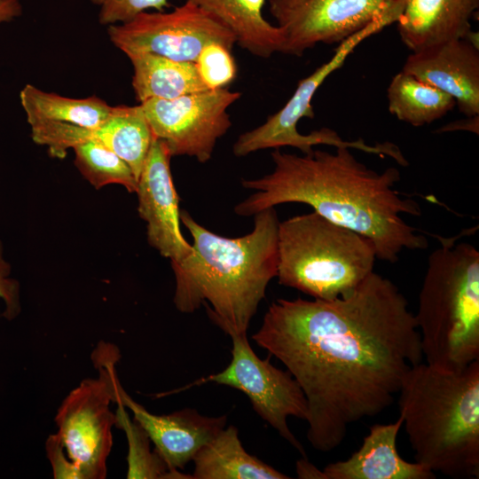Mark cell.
Listing matches in <instances>:
<instances>
[{
    "label": "cell",
    "instance_id": "obj_1",
    "mask_svg": "<svg viewBox=\"0 0 479 479\" xmlns=\"http://www.w3.org/2000/svg\"><path fill=\"white\" fill-rule=\"evenodd\" d=\"M252 339L300 386L307 439L322 452L336 449L351 424L388 409L423 357L407 299L374 271L344 297L277 299Z\"/></svg>",
    "mask_w": 479,
    "mask_h": 479
},
{
    "label": "cell",
    "instance_id": "obj_2",
    "mask_svg": "<svg viewBox=\"0 0 479 479\" xmlns=\"http://www.w3.org/2000/svg\"><path fill=\"white\" fill-rule=\"evenodd\" d=\"M273 169L255 179H244L254 190L234 207L238 216H251L285 203H302L339 225L373 241L377 259L396 263L404 250L428 247L427 238L403 215L420 216V204L396 189L400 172L389 167L375 171L360 162L348 147L334 153L313 150L296 155L275 149Z\"/></svg>",
    "mask_w": 479,
    "mask_h": 479
},
{
    "label": "cell",
    "instance_id": "obj_3",
    "mask_svg": "<svg viewBox=\"0 0 479 479\" xmlns=\"http://www.w3.org/2000/svg\"><path fill=\"white\" fill-rule=\"evenodd\" d=\"M180 222L190 232L192 253L170 262L175 277L173 302L182 313L202 305L226 334H247L251 319L278 273V230L274 208L254 216L252 231L229 238L203 227L186 210Z\"/></svg>",
    "mask_w": 479,
    "mask_h": 479
},
{
    "label": "cell",
    "instance_id": "obj_4",
    "mask_svg": "<svg viewBox=\"0 0 479 479\" xmlns=\"http://www.w3.org/2000/svg\"><path fill=\"white\" fill-rule=\"evenodd\" d=\"M415 461L452 478L479 477V360L460 370L419 363L398 392Z\"/></svg>",
    "mask_w": 479,
    "mask_h": 479
},
{
    "label": "cell",
    "instance_id": "obj_5",
    "mask_svg": "<svg viewBox=\"0 0 479 479\" xmlns=\"http://www.w3.org/2000/svg\"><path fill=\"white\" fill-rule=\"evenodd\" d=\"M414 314L426 363L460 370L479 360V251L438 237Z\"/></svg>",
    "mask_w": 479,
    "mask_h": 479
},
{
    "label": "cell",
    "instance_id": "obj_6",
    "mask_svg": "<svg viewBox=\"0 0 479 479\" xmlns=\"http://www.w3.org/2000/svg\"><path fill=\"white\" fill-rule=\"evenodd\" d=\"M278 254L279 285L325 301L351 294L377 259L372 240L315 211L279 222Z\"/></svg>",
    "mask_w": 479,
    "mask_h": 479
},
{
    "label": "cell",
    "instance_id": "obj_7",
    "mask_svg": "<svg viewBox=\"0 0 479 479\" xmlns=\"http://www.w3.org/2000/svg\"><path fill=\"white\" fill-rule=\"evenodd\" d=\"M400 14L401 7L392 4L365 27L341 43L334 55L327 62L299 81L294 94L281 109L269 116L260 126L239 136L232 146L233 154L243 157L259 150L279 149L284 146L294 147L303 154H308L313 152L315 145H327L336 148L348 147L382 157L396 158L397 147L390 142L370 145L363 139L346 141L328 128H322L309 134H301L297 125L303 117L314 118L312 98L324 81L344 64L347 57L360 43L385 27L397 22Z\"/></svg>",
    "mask_w": 479,
    "mask_h": 479
},
{
    "label": "cell",
    "instance_id": "obj_8",
    "mask_svg": "<svg viewBox=\"0 0 479 479\" xmlns=\"http://www.w3.org/2000/svg\"><path fill=\"white\" fill-rule=\"evenodd\" d=\"M98 369V378L83 380L69 392L58 409L54 421L70 460L82 479H103L106 460L113 445L112 428L116 423L114 403L115 347L102 343L93 354Z\"/></svg>",
    "mask_w": 479,
    "mask_h": 479
},
{
    "label": "cell",
    "instance_id": "obj_9",
    "mask_svg": "<svg viewBox=\"0 0 479 479\" xmlns=\"http://www.w3.org/2000/svg\"><path fill=\"white\" fill-rule=\"evenodd\" d=\"M112 43L127 56L150 53L177 61L195 62L208 43L231 51L236 36L221 20L192 2L169 12H143L133 20L107 27Z\"/></svg>",
    "mask_w": 479,
    "mask_h": 479
},
{
    "label": "cell",
    "instance_id": "obj_10",
    "mask_svg": "<svg viewBox=\"0 0 479 479\" xmlns=\"http://www.w3.org/2000/svg\"><path fill=\"white\" fill-rule=\"evenodd\" d=\"M247 335L229 334L232 342L230 364L220 373L201 378L182 390L210 381L242 391L249 398L254 411L303 458H307L304 448L287 421L290 416L306 420V397L287 370H280L268 358L257 357Z\"/></svg>",
    "mask_w": 479,
    "mask_h": 479
},
{
    "label": "cell",
    "instance_id": "obj_11",
    "mask_svg": "<svg viewBox=\"0 0 479 479\" xmlns=\"http://www.w3.org/2000/svg\"><path fill=\"white\" fill-rule=\"evenodd\" d=\"M240 96L225 87L139 104L153 137L165 143L171 156L192 157L206 163L217 140L232 127L227 110Z\"/></svg>",
    "mask_w": 479,
    "mask_h": 479
},
{
    "label": "cell",
    "instance_id": "obj_12",
    "mask_svg": "<svg viewBox=\"0 0 479 479\" xmlns=\"http://www.w3.org/2000/svg\"><path fill=\"white\" fill-rule=\"evenodd\" d=\"M392 0H269L281 28L284 54L301 56L317 43H341L381 16Z\"/></svg>",
    "mask_w": 479,
    "mask_h": 479
},
{
    "label": "cell",
    "instance_id": "obj_13",
    "mask_svg": "<svg viewBox=\"0 0 479 479\" xmlns=\"http://www.w3.org/2000/svg\"><path fill=\"white\" fill-rule=\"evenodd\" d=\"M20 105L30 126L32 140L63 158L82 143L86 132L99 127L112 106L98 97L72 98L47 92L32 84L20 91Z\"/></svg>",
    "mask_w": 479,
    "mask_h": 479
},
{
    "label": "cell",
    "instance_id": "obj_14",
    "mask_svg": "<svg viewBox=\"0 0 479 479\" xmlns=\"http://www.w3.org/2000/svg\"><path fill=\"white\" fill-rule=\"evenodd\" d=\"M171 154L165 143L153 137L137 179V211L146 223L149 245L170 262L187 257L192 250L180 229L179 197L171 171Z\"/></svg>",
    "mask_w": 479,
    "mask_h": 479
},
{
    "label": "cell",
    "instance_id": "obj_15",
    "mask_svg": "<svg viewBox=\"0 0 479 479\" xmlns=\"http://www.w3.org/2000/svg\"><path fill=\"white\" fill-rule=\"evenodd\" d=\"M121 402L129 409L145 431L168 467L173 471L185 468L195 454L212 441L227 424V415L209 417L185 408L169 414L156 415L133 400L121 386L118 377L114 381V403Z\"/></svg>",
    "mask_w": 479,
    "mask_h": 479
},
{
    "label": "cell",
    "instance_id": "obj_16",
    "mask_svg": "<svg viewBox=\"0 0 479 479\" xmlns=\"http://www.w3.org/2000/svg\"><path fill=\"white\" fill-rule=\"evenodd\" d=\"M402 71L450 95L467 117L479 115V48L468 40L412 51Z\"/></svg>",
    "mask_w": 479,
    "mask_h": 479
},
{
    "label": "cell",
    "instance_id": "obj_17",
    "mask_svg": "<svg viewBox=\"0 0 479 479\" xmlns=\"http://www.w3.org/2000/svg\"><path fill=\"white\" fill-rule=\"evenodd\" d=\"M403 419L374 424L360 448L345 460L329 463L321 470L322 479H433L435 473L418 462L404 460L397 439Z\"/></svg>",
    "mask_w": 479,
    "mask_h": 479
},
{
    "label": "cell",
    "instance_id": "obj_18",
    "mask_svg": "<svg viewBox=\"0 0 479 479\" xmlns=\"http://www.w3.org/2000/svg\"><path fill=\"white\" fill-rule=\"evenodd\" d=\"M478 8L479 0H405L397 31L412 51L466 38Z\"/></svg>",
    "mask_w": 479,
    "mask_h": 479
},
{
    "label": "cell",
    "instance_id": "obj_19",
    "mask_svg": "<svg viewBox=\"0 0 479 479\" xmlns=\"http://www.w3.org/2000/svg\"><path fill=\"white\" fill-rule=\"evenodd\" d=\"M208 11L230 28L236 43L249 53L269 58L283 52L285 38L280 27L263 15L265 0H185Z\"/></svg>",
    "mask_w": 479,
    "mask_h": 479
},
{
    "label": "cell",
    "instance_id": "obj_20",
    "mask_svg": "<svg viewBox=\"0 0 479 479\" xmlns=\"http://www.w3.org/2000/svg\"><path fill=\"white\" fill-rule=\"evenodd\" d=\"M192 479H288L290 476L247 452L238 428L226 426L193 457Z\"/></svg>",
    "mask_w": 479,
    "mask_h": 479
},
{
    "label": "cell",
    "instance_id": "obj_21",
    "mask_svg": "<svg viewBox=\"0 0 479 479\" xmlns=\"http://www.w3.org/2000/svg\"><path fill=\"white\" fill-rule=\"evenodd\" d=\"M133 67L132 87L139 103L172 99L208 90L194 62L177 61L150 53L127 56Z\"/></svg>",
    "mask_w": 479,
    "mask_h": 479
},
{
    "label": "cell",
    "instance_id": "obj_22",
    "mask_svg": "<svg viewBox=\"0 0 479 479\" xmlns=\"http://www.w3.org/2000/svg\"><path fill=\"white\" fill-rule=\"evenodd\" d=\"M153 135L142 106H112L106 120L91 132L90 139L102 144L132 169L138 179Z\"/></svg>",
    "mask_w": 479,
    "mask_h": 479
},
{
    "label": "cell",
    "instance_id": "obj_23",
    "mask_svg": "<svg viewBox=\"0 0 479 479\" xmlns=\"http://www.w3.org/2000/svg\"><path fill=\"white\" fill-rule=\"evenodd\" d=\"M388 102L390 114L415 127L430 124L456 106L447 93L404 71L392 78Z\"/></svg>",
    "mask_w": 479,
    "mask_h": 479
},
{
    "label": "cell",
    "instance_id": "obj_24",
    "mask_svg": "<svg viewBox=\"0 0 479 479\" xmlns=\"http://www.w3.org/2000/svg\"><path fill=\"white\" fill-rule=\"evenodd\" d=\"M75 165L96 189L120 185L136 192L137 179L130 167L113 151L95 140H87L73 148Z\"/></svg>",
    "mask_w": 479,
    "mask_h": 479
},
{
    "label": "cell",
    "instance_id": "obj_25",
    "mask_svg": "<svg viewBox=\"0 0 479 479\" xmlns=\"http://www.w3.org/2000/svg\"><path fill=\"white\" fill-rule=\"evenodd\" d=\"M114 403L118 405L115 426L124 430L129 444L127 478L192 479V475L170 470L161 456L151 451L150 439L143 428L130 420L121 402Z\"/></svg>",
    "mask_w": 479,
    "mask_h": 479
},
{
    "label": "cell",
    "instance_id": "obj_26",
    "mask_svg": "<svg viewBox=\"0 0 479 479\" xmlns=\"http://www.w3.org/2000/svg\"><path fill=\"white\" fill-rule=\"evenodd\" d=\"M194 63L201 81L208 90L225 88L237 75V66L232 51L218 43L207 44Z\"/></svg>",
    "mask_w": 479,
    "mask_h": 479
},
{
    "label": "cell",
    "instance_id": "obj_27",
    "mask_svg": "<svg viewBox=\"0 0 479 479\" xmlns=\"http://www.w3.org/2000/svg\"><path fill=\"white\" fill-rule=\"evenodd\" d=\"M99 8L98 21L111 26L130 21L137 15L149 9L163 12L169 0H90Z\"/></svg>",
    "mask_w": 479,
    "mask_h": 479
},
{
    "label": "cell",
    "instance_id": "obj_28",
    "mask_svg": "<svg viewBox=\"0 0 479 479\" xmlns=\"http://www.w3.org/2000/svg\"><path fill=\"white\" fill-rule=\"evenodd\" d=\"M0 299L4 304V310L2 316L7 320L14 319L21 310L20 283L12 277V266L4 257V248L1 240Z\"/></svg>",
    "mask_w": 479,
    "mask_h": 479
},
{
    "label": "cell",
    "instance_id": "obj_29",
    "mask_svg": "<svg viewBox=\"0 0 479 479\" xmlns=\"http://www.w3.org/2000/svg\"><path fill=\"white\" fill-rule=\"evenodd\" d=\"M46 455L56 479H82L75 465L68 458L57 434L50 435L45 442Z\"/></svg>",
    "mask_w": 479,
    "mask_h": 479
},
{
    "label": "cell",
    "instance_id": "obj_30",
    "mask_svg": "<svg viewBox=\"0 0 479 479\" xmlns=\"http://www.w3.org/2000/svg\"><path fill=\"white\" fill-rule=\"evenodd\" d=\"M22 12L20 0H0V23L10 22L19 18Z\"/></svg>",
    "mask_w": 479,
    "mask_h": 479
},
{
    "label": "cell",
    "instance_id": "obj_31",
    "mask_svg": "<svg viewBox=\"0 0 479 479\" xmlns=\"http://www.w3.org/2000/svg\"><path fill=\"white\" fill-rule=\"evenodd\" d=\"M455 130H466L475 134L479 133V115L467 117L465 120H460L448 123L443 126L437 131L440 133Z\"/></svg>",
    "mask_w": 479,
    "mask_h": 479
},
{
    "label": "cell",
    "instance_id": "obj_32",
    "mask_svg": "<svg viewBox=\"0 0 479 479\" xmlns=\"http://www.w3.org/2000/svg\"><path fill=\"white\" fill-rule=\"evenodd\" d=\"M296 473L299 478L303 479H322L321 470L312 465L307 458H303L296 462Z\"/></svg>",
    "mask_w": 479,
    "mask_h": 479
}]
</instances>
